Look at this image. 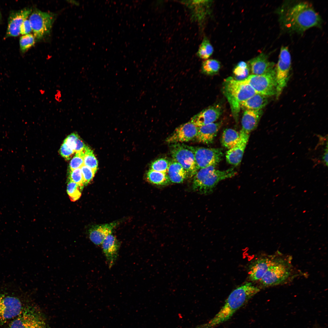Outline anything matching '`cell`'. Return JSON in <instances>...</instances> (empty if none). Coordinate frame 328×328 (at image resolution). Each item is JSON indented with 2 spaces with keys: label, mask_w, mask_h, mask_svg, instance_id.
Returning <instances> with one entry per match:
<instances>
[{
  "label": "cell",
  "mask_w": 328,
  "mask_h": 328,
  "mask_svg": "<svg viewBox=\"0 0 328 328\" xmlns=\"http://www.w3.org/2000/svg\"><path fill=\"white\" fill-rule=\"evenodd\" d=\"M276 12L281 29L287 33L301 34L310 28L322 26L321 16L306 1H285Z\"/></svg>",
  "instance_id": "1"
},
{
  "label": "cell",
  "mask_w": 328,
  "mask_h": 328,
  "mask_svg": "<svg viewBox=\"0 0 328 328\" xmlns=\"http://www.w3.org/2000/svg\"><path fill=\"white\" fill-rule=\"evenodd\" d=\"M260 289L251 282H247L234 290L226 300L219 312L207 325L214 328L229 319L249 299L258 293Z\"/></svg>",
  "instance_id": "2"
},
{
  "label": "cell",
  "mask_w": 328,
  "mask_h": 328,
  "mask_svg": "<svg viewBox=\"0 0 328 328\" xmlns=\"http://www.w3.org/2000/svg\"><path fill=\"white\" fill-rule=\"evenodd\" d=\"M216 166H208L197 171L193 181L194 191L203 194L211 193L219 182L234 176L237 173L233 168L224 170H217Z\"/></svg>",
  "instance_id": "3"
},
{
  "label": "cell",
  "mask_w": 328,
  "mask_h": 328,
  "mask_svg": "<svg viewBox=\"0 0 328 328\" xmlns=\"http://www.w3.org/2000/svg\"><path fill=\"white\" fill-rule=\"evenodd\" d=\"M222 91L229 104L236 121L238 117L241 103L256 93L247 83L243 80H237L231 77L224 80Z\"/></svg>",
  "instance_id": "4"
},
{
  "label": "cell",
  "mask_w": 328,
  "mask_h": 328,
  "mask_svg": "<svg viewBox=\"0 0 328 328\" xmlns=\"http://www.w3.org/2000/svg\"><path fill=\"white\" fill-rule=\"evenodd\" d=\"M291 271L289 262L283 258L275 257L259 281L265 287L279 285L288 279Z\"/></svg>",
  "instance_id": "5"
},
{
  "label": "cell",
  "mask_w": 328,
  "mask_h": 328,
  "mask_svg": "<svg viewBox=\"0 0 328 328\" xmlns=\"http://www.w3.org/2000/svg\"><path fill=\"white\" fill-rule=\"evenodd\" d=\"M173 159L179 163L191 177L198 170L195 157L194 147L180 143L172 144L170 146Z\"/></svg>",
  "instance_id": "6"
},
{
  "label": "cell",
  "mask_w": 328,
  "mask_h": 328,
  "mask_svg": "<svg viewBox=\"0 0 328 328\" xmlns=\"http://www.w3.org/2000/svg\"><path fill=\"white\" fill-rule=\"evenodd\" d=\"M291 65V58L288 47L282 46L280 49L278 60L275 67L277 83L276 97L280 96L286 86Z\"/></svg>",
  "instance_id": "7"
},
{
  "label": "cell",
  "mask_w": 328,
  "mask_h": 328,
  "mask_svg": "<svg viewBox=\"0 0 328 328\" xmlns=\"http://www.w3.org/2000/svg\"><path fill=\"white\" fill-rule=\"evenodd\" d=\"M243 81L251 86L256 93L267 97L276 94L275 72L261 75L251 74Z\"/></svg>",
  "instance_id": "8"
},
{
  "label": "cell",
  "mask_w": 328,
  "mask_h": 328,
  "mask_svg": "<svg viewBox=\"0 0 328 328\" xmlns=\"http://www.w3.org/2000/svg\"><path fill=\"white\" fill-rule=\"evenodd\" d=\"M23 309L19 298L9 294L0 293V325L13 319Z\"/></svg>",
  "instance_id": "9"
},
{
  "label": "cell",
  "mask_w": 328,
  "mask_h": 328,
  "mask_svg": "<svg viewBox=\"0 0 328 328\" xmlns=\"http://www.w3.org/2000/svg\"><path fill=\"white\" fill-rule=\"evenodd\" d=\"M29 18L35 37L38 39L49 34L54 20L53 15L39 10H34Z\"/></svg>",
  "instance_id": "10"
},
{
  "label": "cell",
  "mask_w": 328,
  "mask_h": 328,
  "mask_svg": "<svg viewBox=\"0 0 328 328\" xmlns=\"http://www.w3.org/2000/svg\"><path fill=\"white\" fill-rule=\"evenodd\" d=\"M8 328H47L43 317L33 309H28L23 310L13 319Z\"/></svg>",
  "instance_id": "11"
},
{
  "label": "cell",
  "mask_w": 328,
  "mask_h": 328,
  "mask_svg": "<svg viewBox=\"0 0 328 328\" xmlns=\"http://www.w3.org/2000/svg\"><path fill=\"white\" fill-rule=\"evenodd\" d=\"M196 165L198 170L208 166L216 165L221 160L223 155L220 148L194 147Z\"/></svg>",
  "instance_id": "12"
},
{
  "label": "cell",
  "mask_w": 328,
  "mask_h": 328,
  "mask_svg": "<svg viewBox=\"0 0 328 328\" xmlns=\"http://www.w3.org/2000/svg\"><path fill=\"white\" fill-rule=\"evenodd\" d=\"M198 127L190 121L177 128L166 139L168 143H180L190 141L196 135Z\"/></svg>",
  "instance_id": "13"
},
{
  "label": "cell",
  "mask_w": 328,
  "mask_h": 328,
  "mask_svg": "<svg viewBox=\"0 0 328 328\" xmlns=\"http://www.w3.org/2000/svg\"><path fill=\"white\" fill-rule=\"evenodd\" d=\"M252 74L261 75L275 72V63L270 61L268 56L262 53L248 62Z\"/></svg>",
  "instance_id": "14"
},
{
  "label": "cell",
  "mask_w": 328,
  "mask_h": 328,
  "mask_svg": "<svg viewBox=\"0 0 328 328\" xmlns=\"http://www.w3.org/2000/svg\"><path fill=\"white\" fill-rule=\"evenodd\" d=\"M221 106L215 104L203 110L193 117L190 121L197 127L214 122L222 114Z\"/></svg>",
  "instance_id": "15"
},
{
  "label": "cell",
  "mask_w": 328,
  "mask_h": 328,
  "mask_svg": "<svg viewBox=\"0 0 328 328\" xmlns=\"http://www.w3.org/2000/svg\"><path fill=\"white\" fill-rule=\"evenodd\" d=\"M32 10L25 8L12 12L8 19L6 37H16L20 34V28L23 22L31 14Z\"/></svg>",
  "instance_id": "16"
},
{
  "label": "cell",
  "mask_w": 328,
  "mask_h": 328,
  "mask_svg": "<svg viewBox=\"0 0 328 328\" xmlns=\"http://www.w3.org/2000/svg\"><path fill=\"white\" fill-rule=\"evenodd\" d=\"M250 134L242 130L240 132L239 139L237 143L226 152V158L227 162L234 166L238 165L241 161L243 154L249 138Z\"/></svg>",
  "instance_id": "17"
},
{
  "label": "cell",
  "mask_w": 328,
  "mask_h": 328,
  "mask_svg": "<svg viewBox=\"0 0 328 328\" xmlns=\"http://www.w3.org/2000/svg\"><path fill=\"white\" fill-rule=\"evenodd\" d=\"M117 222L92 226L88 231L90 240L96 245H101L105 238L111 234L112 231L117 225Z\"/></svg>",
  "instance_id": "18"
},
{
  "label": "cell",
  "mask_w": 328,
  "mask_h": 328,
  "mask_svg": "<svg viewBox=\"0 0 328 328\" xmlns=\"http://www.w3.org/2000/svg\"><path fill=\"white\" fill-rule=\"evenodd\" d=\"M101 245L109 267L111 268L117 260L119 243L115 237L111 234L105 238Z\"/></svg>",
  "instance_id": "19"
},
{
  "label": "cell",
  "mask_w": 328,
  "mask_h": 328,
  "mask_svg": "<svg viewBox=\"0 0 328 328\" xmlns=\"http://www.w3.org/2000/svg\"><path fill=\"white\" fill-rule=\"evenodd\" d=\"M221 125V122H214L198 127L196 141L206 144L212 143Z\"/></svg>",
  "instance_id": "20"
},
{
  "label": "cell",
  "mask_w": 328,
  "mask_h": 328,
  "mask_svg": "<svg viewBox=\"0 0 328 328\" xmlns=\"http://www.w3.org/2000/svg\"><path fill=\"white\" fill-rule=\"evenodd\" d=\"M275 257H266L257 259L249 269V277L251 280H260L271 265Z\"/></svg>",
  "instance_id": "21"
},
{
  "label": "cell",
  "mask_w": 328,
  "mask_h": 328,
  "mask_svg": "<svg viewBox=\"0 0 328 328\" xmlns=\"http://www.w3.org/2000/svg\"><path fill=\"white\" fill-rule=\"evenodd\" d=\"M263 112L262 110H244L241 119V130L250 134L257 127Z\"/></svg>",
  "instance_id": "22"
},
{
  "label": "cell",
  "mask_w": 328,
  "mask_h": 328,
  "mask_svg": "<svg viewBox=\"0 0 328 328\" xmlns=\"http://www.w3.org/2000/svg\"><path fill=\"white\" fill-rule=\"evenodd\" d=\"M167 174L170 182L174 183H182L188 177L182 166L173 159L170 161Z\"/></svg>",
  "instance_id": "23"
},
{
  "label": "cell",
  "mask_w": 328,
  "mask_h": 328,
  "mask_svg": "<svg viewBox=\"0 0 328 328\" xmlns=\"http://www.w3.org/2000/svg\"><path fill=\"white\" fill-rule=\"evenodd\" d=\"M268 97L256 93L242 102L240 108L244 110H262L268 103Z\"/></svg>",
  "instance_id": "24"
},
{
  "label": "cell",
  "mask_w": 328,
  "mask_h": 328,
  "mask_svg": "<svg viewBox=\"0 0 328 328\" xmlns=\"http://www.w3.org/2000/svg\"><path fill=\"white\" fill-rule=\"evenodd\" d=\"M207 0H195L187 1L185 3L192 10L194 18L198 21L203 20L206 15L207 10L211 2Z\"/></svg>",
  "instance_id": "25"
},
{
  "label": "cell",
  "mask_w": 328,
  "mask_h": 328,
  "mask_svg": "<svg viewBox=\"0 0 328 328\" xmlns=\"http://www.w3.org/2000/svg\"><path fill=\"white\" fill-rule=\"evenodd\" d=\"M239 138L240 133L232 128H227L222 133L221 144L224 147L229 149L237 143Z\"/></svg>",
  "instance_id": "26"
},
{
  "label": "cell",
  "mask_w": 328,
  "mask_h": 328,
  "mask_svg": "<svg viewBox=\"0 0 328 328\" xmlns=\"http://www.w3.org/2000/svg\"><path fill=\"white\" fill-rule=\"evenodd\" d=\"M146 177L151 183L157 185H166L170 182L167 173L159 172L150 169L147 173Z\"/></svg>",
  "instance_id": "27"
},
{
  "label": "cell",
  "mask_w": 328,
  "mask_h": 328,
  "mask_svg": "<svg viewBox=\"0 0 328 328\" xmlns=\"http://www.w3.org/2000/svg\"><path fill=\"white\" fill-rule=\"evenodd\" d=\"M250 71L248 63L243 61H240L233 69L234 77L233 78L237 80H243L249 76Z\"/></svg>",
  "instance_id": "28"
},
{
  "label": "cell",
  "mask_w": 328,
  "mask_h": 328,
  "mask_svg": "<svg viewBox=\"0 0 328 328\" xmlns=\"http://www.w3.org/2000/svg\"><path fill=\"white\" fill-rule=\"evenodd\" d=\"M221 67L220 62L214 59H208L204 61L202 65V70L204 74L212 75L217 73Z\"/></svg>",
  "instance_id": "29"
},
{
  "label": "cell",
  "mask_w": 328,
  "mask_h": 328,
  "mask_svg": "<svg viewBox=\"0 0 328 328\" xmlns=\"http://www.w3.org/2000/svg\"><path fill=\"white\" fill-rule=\"evenodd\" d=\"M214 48L209 39L204 37L197 53V56L200 58L207 60L213 54Z\"/></svg>",
  "instance_id": "30"
},
{
  "label": "cell",
  "mask_w": 328,
  "mask_h": 328,
  "mask_svg": "<svg viewBox=\"0 0 328 328\" xmlns=\"http://www.w3.org/2000/svg\"><path fill=\"white\" fill-rule=\"evenodd\" d=\"M84 165L92 169L95 173L98 166V162L92 151L88 146L84 152Z\"/></svg>",
  "instance_id": "31"
},
{
  "label": "cell",
  "mask_w": 328,
  "mask_h": 328,
  "mask_svg": "<svg viewBox=\"0 0 328 328\" xmlns=\"http://www.w3.org/2000/svg\"><path fill=\"white\" fill-rule=\"evenodd\" d=\"M82 190V189L76 183L68 180L67 191L71 201L75 202L80 198Z\"/></svg>",
  "instance_id": "32"
},
{
  "label": "cell",
  "mask_w": 328,
  "mask_h": 328,
  "mask_svg": "<svg viewBox=\"0 0 328 328\" xmlns=\"http://www.w3.org/2000/svg\"><path fill=\"white\" fill-rule=\"evenodd\" d=\"M35 37L33 35L29 34L23 35L20 39L19 45L21 51L24 53L34 45Z\"/></svg>",
  "instance_id": "33"
},
{
  "label": "cell",
  "mask_w": 328,
  "mask_h": 328,
  "mask_svg": "<svg viewBox=\"0 0 328 328\" xmlns=\"http://www.w3.org/2000/svg\"><path fill=\"white\" fill-rule=\"evenodd\" d=\"M170 161L163 158L158 159L153 162L151 165V169L153 170L167 173Z\"/></svg>",
  "instance_id": "34"
},
{
  "label": "cell",
  "mask_w": 328,
  "mask_h": 328,
  "mask_svg": "<svg viewBox=\"0 0 328 328\" xmlns=\"http://www.w3.org/2000/svg\"><path fill=\"white\" fill-rule=\"evenodd\" d=\"M68 179L76 183L83 189L84 184L80 168L70 170Z\"/></svg>",
  "instance_id": "35"
},
{
  "label": "cell",
  "mask_w": 328,
  "mask_h": 328,
  "mask_svg": "<svg viewBox=\"0 0 328 328\" xmlns=\"http://www.w3.org/2000/svg\"><path fill=\"white\" fill-rule=\"evenodd\" d=\"M84 152L75 153V155L70 163L69 166L70 170L80 168L84 165Z\"/></svg>",
  "instance_id": "36"
},
{
  "label": "cell",
  "mask_w": 328,
  "mask_h": 328,
  "mask_svg": "<svg viewBox=\"0 0 328 328\" xmlns=\"http://www.w3.org/2000/svg\"><path fill=\"white\" fill-rule=\"evenodd\" d=\"M84 185L87 184L94 176V171L89 167L84 165L80 168Z\"/></svg>",
  "instance_id": "37"
},
{
  "label": "cell",
  "mask_w": 328,
  "mask_h": 328,
  "mask_svg": "<svg viewBox=\"0 0 328 328\" xmlns=\"http://www.w3.org/2000/svg\"><path fill=\"white\" fill-rule=\"evenodd\" d=\"M78 137L79 136L77 134L72 133L66 138L63 143L75 152L76 140Z\"/></svg>",
  "instance_id": "38"
},
{
  "label": "cell",
  "mask_w": 328,
  "mask_h": 328,
  "mask_svg": "<svg viewBox=\"0 0 328 328\" xmlns=\"http://www.w3.org/2000/svg\"><path fill=\"white\" fill-rule=\"evenodd\" d=\"M61 155L67 160L70 159L75 153L74 151L63 143L60 149Z\"/></svg>",
  "instance_id": "39"
},
{
  "label": "cell",
  "mask_w": 328,
  "mask_h": 328,
  "mask_svg": "<svg viewBox=\"0 0 328 328\" xmlns=\"http://www.w3.org/2000/svg\"><path fill=\"white\" fill-rule=\"evenodd\" d=\"M32 31L31 26L29 19H26L20 28V34L23 35L29 34Z\"/></svg>",
  "instance_id": "40"
},
{
  "label": "cell",
  "mask_w": 328,
  "mask_h": 328,
  "mask_svg": "<svg viewBox=\"0 0 328 328\" xmlns=\"http://www.w3.org/2000/svg\"><path fill=\"white\" fill-rule=\"evenodd\" d=\"M87 147L79 137L76 140L75 153L83 152Z\"/></svg>",
  "instance_id": "41"
},
{
  "label": "cell",
  "mask_w": 328,
  "mask_h": 328,
  "mask_svg": "<svg viewBox=\"0 0 328 328\" xmlns=\"http://www.w3.org/2000/svg\"><path fill=\"white\" fill-rule=\"evenodd\" d=\"M323 160L326 166L328 165V147L326 149L325 152L323 155Z\"/></svg>",
  "instance_id": "42"
},
{
  "label": "cell",
  "mask_w": 328,
  "mask_h": 328,
  "mask_svg": "<svg viewBox=\"0 0 328 328\" xmlns=\"http://www.w3.org/2000/svg\"><path fill=\"white\" fill-rule=\"evenodd\" d=\"M1 14L0 12V21L1 20Z\"/></svg>",
  "instance_id": "43"
}]
</instances>
